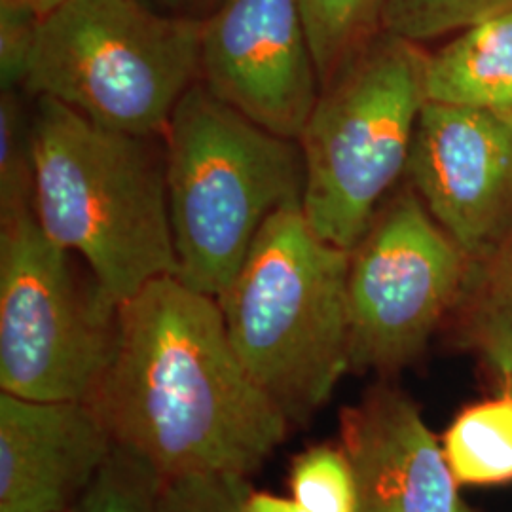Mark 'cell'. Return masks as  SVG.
Here are the masks:
<instances>
[{"label": "cell", "instance_id": "cell-1", "mask_svg": "<svg viewBox=\"0 0 512 512\" xmlns=\"http://www.w3.org/2000/svg\"><path fill=\"white\" fill-rule=\"evenodd\" d=\"M90 404L114 444L162 478H249L291 423L245 370L219 300L175 275L120 304L116 349Z\"/></svg>", "mask_w": 512, "mask_h": 512}, {"label": "cell", "instance_id": "cell-2", "mask_svg": "<svg viewBox=\"0 0 512 512\" xmlns=\"http://www.w3.org/2000/svg\"><path fill=\"white\" fill-rule=\"evenodd\" d=\"M152 139L97 126L52 97H37L31 116L38 224L118 304L179 274L165 154Z\"/></svg>", "mask_w": 512, "mask_h": 512}, {"label": "cell", "instance_id": "cell-3", "mask_svg": "<svg viewBox=\"0 0 512 512\" xmlns=\"http://www.w3.org/2000/svg\"><path fill=\"white\" fill-rule=\"evenodd\" d=\"M349 251L321 238L302 203L275 211L219 298L230 342L291 423L329 403L349 363Z\"/></svg>", "mask_w": 512, "mask_h": 512}, {"label": "cell", "instance_id": "cell-4", "mask_svg": "<svg viewBox=\"0 0 512 512\" xmlns=\"http://www.w3.org/2000/svg\"><path fill=\"white\" fill-rule=\"evenodd\" d=\"M164 139L177 277L219 300L264 222L302 203V148L222 103L200 80L181 97Z\"/></svg>", "mask_w": 512, "mask_h": 512}, {"label": "cell", "instance_id": "cell-5", "mask_svg": "<svg viewBox=\"0 0 512 512\" xmlns=\"http://www.w3.org/2000/svg\"><path fill=\"white\" fill-rule=\"evenodd\" d=\"M427 52L378 31L321 88L298 137L306 165L304 215L351 251L406 175L425 92Z\"/></svg>", "mask_w": 512, "mask_h": 512}, {"label": "cell", "instance_id": "cell-6", "mask_svg": "<svg viewBox=\"0 0 512 512\" xmlns=\"http://www.w3.org/2000/svg\"><path fill=\"white\" fill-rule=\"evenodd\" d=\"M202 21L139 0H67L40 21L23 90L52 97L93 124L164 137L200 80Z\"/></svg>", "mask_w": 512, "mask_h": 512}, {"label": "cell", "instance_id": "cell-7", "mask_svg": "<svg viewBox=\"0 0 512 512\" xmlns=\"http://www.w3.org/2000/svg\"><path fill=\"white\" fill-rule=\"evenodd\" d=\"M33 203L0 215V389L31 401L92 403L120 304L74 268Z\"/></svg>", "mask_w": 512, "mask_h": 512}, {"label": "cell", "instance_id": "cell-8", "mask_svg": "<svg viewBox=\"0 0 512 512\" xmlns=\"http://www.w3.org/2000/svg\"><path fill=\"white\" fill-rule=\"evenodd\" d=\"M469 256L408 184L378 209L349 251L351 370L397 372L414 363L454 311Z\"/></svg>", "mask_w": 512, "mask_h": 512}, {"label": "cell", "instance_id": "cell-9", "mask_svg": "<svg viewBox=\"0 0 512 512\" xmlns=\"http://www.w3.org/2000/svg\"><path fill=\"white\" fill-rule=\"evenodd\" d=\"M200 82L260 128L298 141L321 92L300 0H219L202 21Z\"/></svg>", "mask_w": 512, "mask_h": 512}, {"label": "cell", "instance_id": "cell-10", "mask_svg": "<svg viewBox=\"0 0 512 512\" xmlns=\"http://www.w3.org/2000/svg\"><path fill=\"white\" fill-rule=\"evenodd\" d=\"M406 179L469 260L512 224V112L427 101Z\"/></svg>", "mask_w": 512, "mask_h": 512}, {"label": "cell", "instance_id": "cell-11", "mask_svg": "<svg viewBox=\"0 0 512 512\" xmlns=\"http://www.w3.org/2000/svg\"><path fill=\"white\" fill-rule=\"evenodd\" d=\"M114 448L90 403L0 393V512H69Z\"/></svg>", "mask_w": 512, "mask_h": 512}, {"label": "cell", "instance_id": "cell-12", "mask_svg": "<svg viewBox=\"0 0 512 512\" xmlns=\"http://www.w3.org/2000/svg\"><path fill=\"white\" fill-rule=\"evenodd\" d=\"M340 433L357 480V512H473L442 444L399 389H370L342 412Z\"/></svg>", "mask_w": 512, "mask_h": 512}, {"label": "cell", "instance_id": "cell-13", "mask_svg": "<svg viewBox=\"0 0 512 512\" xmlns=\"http://www.w3.org/2000/svg\"><path fill=\"white\" fill-rule=\"evenodd\" d=\"M427 101L512 112V10L459 31L425 65Z\"/></svg>", "mask_w": 512, "mask_h": 512}, {"label": "cell", "instance_id": "cell-14", "mask_svg": "<svg viewBox=\"0 0 512 512\" xmlns=\"http://www.w3.org/2000/svg\"><path fill=\"white\" fill-rule=\"evenodd\" d=\"M461 342L505 382L512 378V224L484 253L469 260L452 311Z\"/></svg>", "mask_w": 512, "mask_h": 512}, {"label": "cell", "instance_id": "cell-15", "mask_svg": "<svg viewBox=\"0 0 512 512\" xmlns=\"http://www.w3.org/2000/svg\"><path fill=\"white\" fill-rule=\"evenodd\" d=\"M444 456L458 484L490 486L512 480V391L463 410L450 425Z\"/></svg>", "mask_w": 512, "mask_h": 512}, {"label": "cell", "instance_id": "cell-16", "mask_svg": "<svg viewBox=\"0 0 512 512\" xmlns=\"http://www.w3.org/2000/svg\"><path fill=\"white\" fill-rule=\"evenodd\" d=\"M321 88L382 31L384 0H300Z\"/></svg>", "mask_w": 512, "mask_h": 512}, {"label": "cell", "instance_id": "cell-17", "mask_svg": "<svg viewBox=\"0 0 512 512\" xmlns=\"http://www.w3.org/2000/svg\"><path fill=\"white\" fill-rule=\"evenodd\" d=\"M162 476L114 444L109 459L69 512H160Z\"/></svg>", "mask_w": 512, "mask_h": 512}, {"label": "cell", "instance_id": "cell-18", "mask_svg": "<svg viewBox=\"0 0 512 512\" xmlns=\"http://www.w3.org/2000/svg\"><path fill=\"white\" fill-rule=\"evenodd\" d=\"M289 490L308 512H357V480L344 448L319 444L296 456L291 465Z\"/></svg>", "mask_w": 512, "mask_h": 512}, {"label": "cell", "instance_id": "cell-19", "mask_svg": "<svg viewBox=\"0 0 512 512\" xmlns=\"http://www.w3.org/2000/svg\"><path fill=\"white\" fill-rule=\"evenodd\" d=\"M512 10V0H384L382 29L425 42Z\"/></svg>", "mask_w": 512, "mask_h": 512}, {"label": "cell", "instance_id": "cell-20", "mask_svg": "<svg viewBox=\"0 0 512 512\" xmlns=\"http://www.w3.org/2000/svg\"><path fill=\"white\" fill-rule=\"evenodd\" d=\"M35 173L31 118L25 116L18 90L0 95V215L33 203Z\"/></svg>", "mask_w": 512, "mask_h": 512}, {"label": "cell", "instance_id": "cell-21", "mask_svg": "<svg viewBox=\"0 0 512 512\" xmlns=\"http://www.w3.org/2000/svg\"><path fill=\"white\" fill-rule=\"evenodd\" d=\"M251 486L236 475H196L162 478L160 512H239Z\"/></svg>", "mask_w": 512, "mask_h": 512}, {"label": "cell", "instance_id": "cell-22", "mask_svg": "<svg viewBox=\"0 0 512 512\" xmlns=\"http://www.w3.org/2000/svg\"><path fill=\"white\" fill-rule=\"evenodd\" d=\"M42 18L18 6L0 4V82L18 90L29 71Z\"/></svg>", "mask_w": 512, "mask_h": 512}, {"label": "cell", "instance_id": "cell-23", "mask_svg": "<svg viewBox=\"0 0 512 512\" xmlns=\"http://www.w3.org/2000/svg\"><path fill=\"white\" fill-rule=\"evenodd\" d=\"M239 512H308L300 507L293 497H279L268 492H256L253 488L247 490V494L241 501Z\"/></svg>", "mask_w": 512, "mask_h": 512}, {"label": "cell", "instance_id": "cell-24", "mask_svg": "<svg viewBox=\"0 0 512 512\" xmlns=\"http://www.w3.org/2000/svg\"><path fill=\"white\" fill-rule=\"evenodd\" d=\"M65 2L67 0H0V4L18 6V8H23V10H29V12L37 14L40 18H46L48 14L54 12L55 8H59Z\"/></svg>", "mask_w": 512, "mask_h": 512}, {"label": "cell", "instance_id": "cell-25", "mask_svg": "<svg viewBox=\"0 0 512 512\" xmlns=\"http://www.w3.org/2000/svg\"><path fill=\"white\" fill-rule=\"evenodd\" d=\"M139 2L160 14H179L184 4V0H139Z\"/></svg>", "mask_w": 512, "mask_h": 512}, {"label": "cell", "instance_id": "cell-26", "mask_svg": "<svg viewBox=\"0 0 512 512\" xmlns=\"http://www.w3.org/2000/svg\"><path fill=\"white\" fill-rule=\"evenodd\" d=\"M503 384H505V389H509V391H512V378L511 380H505Z\"/></svg>", "mask_w": 512, "mask_h": 512}]
</instances>
